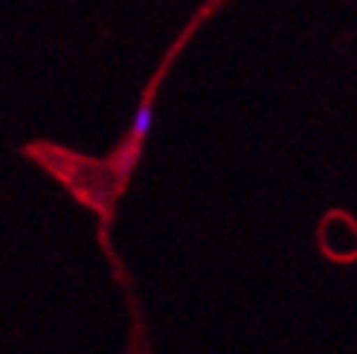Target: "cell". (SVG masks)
Segmentation results:
<instances>
[{"label": "cell", "instance_id": "obj_1", "mask_svg": "<svg viewBox=\"0 0 357 354\" xmlns=\"http://www.w3.org/2000/svg\"><path fill=\"white\" fill-rule=\"evenodd\" d=\"M151 119H154V111L151 105H139L137 114H134V122H131V137L134 139H146V134L151 131Z\"/></svg>", "mask_w": 357, "mask_h": 354}]
</instances>
